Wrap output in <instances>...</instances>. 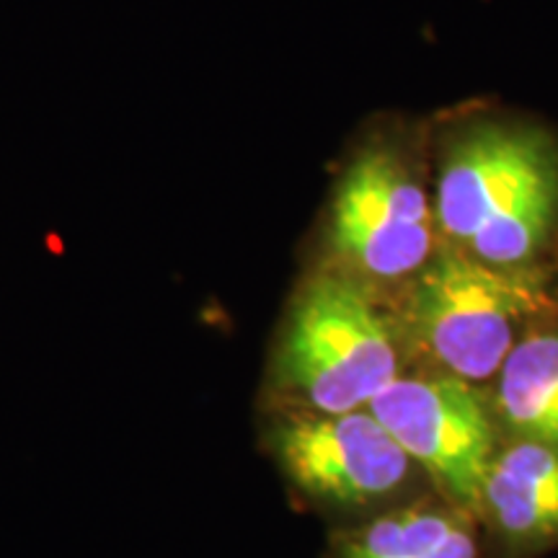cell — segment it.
<instances>
[{"mask_svg":"<svg viewBox=\"0 0 558 558\" xmlns=\"http://www.w3.org/2000/svg\"><path fill=\"white\" fill-rule=\"evenodd\" d=\"M554 311L538 264L494 267L448 246L409 279L403 331L437 373L478 386Z\"/></svg>","mask_w":558,"mask_h":558,"instance_id":"3957f363","label":"cell"},{"mask_svg":"<svg viewBox=\"0 0 558 558\" xmlns=\"http://www.w3.org/2000/svg\"><path fill=\"white\" fill-rule=\"evenodd\" d=\"M501 437L558 450V318L543 320L509 352L492 396Z\"/></svg>","mask_w":558,"mask_h":558,"instance_id":"ba28073f","label":"cell"},{"mask_svg":"<svg viewBox=\"0 0 558 558\" xmlns=\"http://www.w3.org/2000/svg\"><path fill=\"white\" fill-rule=\"evenodd\" d=\"M476 518L512 558L558 546V450L501 437L481 486Z\"/></svg>","mask_w":558,"mask_h":558,"instance_id":"52a82bcc","label":"cell"},{"mask_svg":"<svg viewBox=\"0 0 558 558\" xmlns=\"http://www.w3.org/2000/svg\"><path fill=\"white\" fill-rule=\"evenodd\" d=\"M427 558H478L476 535H473L471 520L460 522L452 533Z\"/></svg>","mask_w":558,"mask_h":558,"instance_id":"30bf717a","label":"cell"},{"mask_svg":"<svg viewBox=\"0 0 558 558\" xmlns=\"http://www.w3.org/2000/svg\"><path fill=\"white\" fill-rule=\"evenodd\" d=\"M401 375V344L373 284L313 269L290 300L271 347L267 409L347 414L367 409Z\"/></svg>","mask_w":558,"mask_h":558,"instance_id":"6da1fadb","label":"cell"},{"mask_svg":"<svg viewBox=\"0 0 558 558\" xmlns=\"http://www.w3.org/2000/svg\"><path fill=\"white\" fill-rule=\"evenodd\" d=\"M471 514L448 501H416L333 535V558H427Z\"/></svg>","mask_w":558,"mask_h":558,"instance_id":"9c48e42d","label":"cell"},{"mask_svg":"<svg viewBox=\"0 0 558 558\" xmlns=\"http://www.w3.org/2000/svg\"><path fill=\"white\" fill-rule=\"evenodd\" d=\"M442 499L476 518L488 463L501 442L492 399L445 373L399 375L367 407Z\"/></svg>","mask_w":558,"mask_h":558,"instance_id":"8992f818","label":"cell"},{"mask_svg":"<svg viewBox=\"0 0 558 558\" xmlns=\"http://www.w3.org/2000/svg\"><path fill=\"white\" fill-rule=\"evenodd\" d=\"M262 445L295 497L324 512H365L409 486L414 460L367 409L264 411Z\"/></svg>","mask_w":558,"mask_h":558,"instance_id":"277c9868","label":"cell"},{"mask_svg":"<svg viewBox=\"0 0 558 558\" xmlns=\"http://www.w3.org/2000/svg\"><path fill=\"white\" fill-rule=\"evenodd\" d=\"M437 230L494 267H533L558 230V153L538 130L478 124L450 145L437 179Z\"/></svg>","mask_w":558,"mask_h":558,"instance_id":"7a4b0ae2","label":"cell"},{"mask_svg":"<svg viewBox=\"0 0 558 558\" xmlns=\"http://www.w3.org/2000/svg\"><path fill=\"white\" fill-rule=\"evenodd\" d=\"M437 218L418 179L393 150L369 145L333 190L326 267L367 284L411 279L435 256Z\"/></svg>","mask_w":558,"mask_h":558,"instance_id":"5b68a950","label":"cell"}]
</instances>
